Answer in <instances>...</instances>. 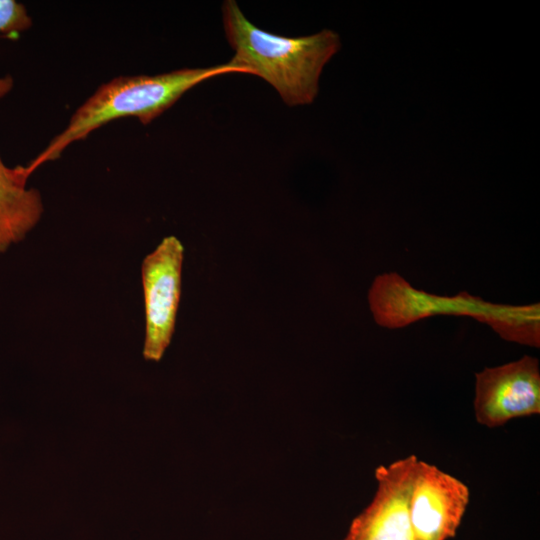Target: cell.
<instances>
[{
  "label": "cell",
  "instance_id": "1",
  "mask_svg": "<svg viewBox=\"0 0 540 540\" xmlns=\"http://www.w3.org/2000/svg\"><path fill=\"white\" fill-rule=\"evenodd\" d=\"M223 26L234 56L232 64L272 85L288 106L310 104L319 90L323 67L340 48L332 30L285 37L252 24L234 0L222 4Z\"/></svg>",
  "mask_w": 540,
  "mask_h": 540
},
{
  "label": "cell",
  "instance_id": "2",
  "mask_svg": "<svg viewBox=\"0 0 540 540\" xmlns=\"http://www.w3.org/2000/svg\"><path fill=\"white\" fill-rule=\"evenodd\" d=\"M249 72L227 62L206 68H184L157 75L115 77L98 89L72 114L66 127L26 167L33 173L58 159L72 143L121 118L151 123L197 84L223 74Z\"/></svg>",
  "mask_w": 540,
  "mask_h": 540
},
{
  "label": "cell",
  "instance_id": "3",
  "mask_svg": "<svg viewBox=\"0 0 540 540\" xmlns=\"http://www.w3.org/2000/svg\"><path fill=\"white\" fill-rule=\"evenodd\" d=\"M368 300L375 321L387 328L404 327L435 314H455L475 318L501 334L515 315V306L492 304L466 292L447 297L417 290L396 273L375 278Z\"/></svg>",
  "mask_w": 540,
  "mask_h": 540
},
{
  "label": "cell",
  "instance_id": "4",
  "mask_svg": "<svg viewBox=\"0 0 540 540\" xmlns=\"http://www.w3.org/2000/svg\"><path fill=\"white\" fill-rule=\"evenodd\" d=\"M183 254L180 240L168 236L142 262L146 360L159 361L171 342L181 296Z\"/></svg>",
  "mask_w": 540,
  "mask_h": 540
},
{
  "label": "cell",
  "instance_id": "5",
  "mask_svg": "<svg viewBox=\"0 0 540 540\" xmlns=\"http://www.w3.org/2000/svg\"><path fill=\"white\" fill-rule=\"evenodd\" d=\"M475 417L494 428L540 413L539 361L531 356L476 373Z\"/></svg>",
  "mask_w": 540,
  "mask_h": 540
},
{
  "label": "cell",
  "instance_id": "6",
  "mask_svg": "<svg viewBox=\"0 0 540 540\" xmlns=\"http://www.w3.org/2000/svg\"><path fill=\"white\" fill-rule=\"evenodd\" d=\"M417 462L410 455L375 470V495L341 540H416L409 501Z\"/></svg>",
  "mask_w": 540,
  "mask_h": 540
},
{
  "label": "cell",
  "instance_id": "7",
  "mask_svg": "<svg viewBox=\"0 0 540 540\" xmlns=\"http://www.w3.org/2000/svg\"><path fill=\"white\" fill-rule=\"evenodd\" d=\"M470 500L468 487L435 465L418 460L409 501L416 540L455 536Z\"/></svg>",
  "mask_w": 540,
  "mask_h": 540
},
{
  "label": "cell",
  "instance_id": "8",
  "mask_svg": "<svg viewBox=\"0 0 540 540\" xmlns=\"http://www.w3.org/2000/svg\"><path fill=\"white\" fill-rule=\"evenodd\" d=\"M30 175L26 166L7 167L0 157V254L24 239L43 214L39 191L26 187Z\"/></svg>",
  "mask_w": 540,
  "mask_h": 540
},
{
  "label": "cell",
  "instance_id": "9",
  "mask_svg": "<svg viewBox=\"0 0 540 540\" xmlns=\"http://www.w3.org/2000/svg\"><path fill=\"white\" fill-rule=\"evenodd\" d=\"M32 26V18L26 7L15 0H0V35L13 37ZM14 81L9 75L0 77V99L13 88Z\"/></svg>",
  "mask_w": 540,
  "mask_h": 540
}]
</instances>
